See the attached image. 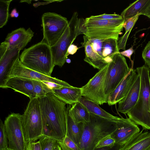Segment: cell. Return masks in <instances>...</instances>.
Listing matches in <instances>:
<instances>
[{"instance_id":"obj_20","label":"cell","mask_w":150,"mask_h":150,"mask_svg":"<svg viewBox=\"0 0 150 150\" xmlns=\"http://www.w3.org/2000/svg\"><path fill=\"white\" fill-rule=\"evenodd\" d=\"M119 150H150V132H139Z\"/></svg>"},{"instance_id":"obj_19","label":"cell","mask_w":150,"mask_h":150,"mask_svg":"<svg viewBox=\"0 0 150 150\" xmlns=\"http://www.w3.org/2000/svg\"><path fill=\"white\" fill-rule=\"evenodd\" d=\"M137 78L127 96L118 103V111L126 114L136 104L139 95L140 79L138 74Z\"/></svg>"},{"instance_id":"obj_24","label":"cell","mask_w":150,"mask_h":150,"mask_svg":"<svg viewBox=\"0 0 150 150\" xmlns=\"http://www.w3.org/2000/svg\"><path fill=\"white\" fill-rule=\"evenodd\" d=\"M91 113L102 118L111 120L117 121L120 117L114 116L107 112L99 106L98 104L82 97L79 100Z\"/></svg>"},{"instance_id":"obj_45","label":"cell","mask_w":150,"mask_h":150,"mask_svg":"<svg viewBox=\"0 0 150 150\" xmlns=\"http://www.w3.org/2000/svg\"><path fill=\"white\" fill-rule=\"evenodd\" d=\"M13 150L11 149H10V148H7V149H2V150Z\"/></svg>"},{"instance_id":"obj_10","label":"cell","mask_w":150,"mask_h":150,"mask_svg":"<svg viewBox=\"0 0 150 150\" xmlns=\"http://www.w3.org/2000/svg\"><path fill=\"white\" fill-rule=\"evenodd\" d=\"M4 124L9 148L13 150H28V145L23 125L21 115L11 113L6 118Z\"/></svg>"},{"instance_id":"obj_13","label":"cell","mask_w":150,"mask_h":150,"mask_svg":"<svg viewBox=\"0 0 150 150\" xmlns=\"http://www.w3.org/2000/svg\"><path fill=\"white\" fill-rule=\"evenodd\" d=\"M117 127L110 134L115 143L122 146L133 136L140 132L137 125L129 118L120 117L117 122Z\"/></svg>"},{"instance_id":"obj_3","label":"cell","mask_w":150,"mask_h":150,"mask_svg":"<svg viewBox=\"0 0 150 150\" xmlns=\"http://www.w3.org/2000/svg\"><path fill=\"white\" fill-rule=\"evenodd\" d=\"M19 59L26 67L49 76H51L55 66L51 47L43 40L25 48Z\"/></svg>"},{"instance_id":"obj_32","label":"cell","mask_w":150,"mask_h":150,"mask_svg":"<svg viewBox=\"0 0 150 150\" xmlns=\"http://www.w3.org/2000/svg\"><path fill=\"white\" fill-rule=\"evenodd\" d=\"M9 148L7 134L4 126L1 120L0 122V150Z\"/></svg>"},{"instance_id":"obj_26","label":"cell","mask_w":150,"mask_h":150,"mask_svg":"<svg viewBox=\"0 0 150 150\" xmlns=\"http://www.w3.org/2000/svg\"><path fill=\"white\" fill-rule=\"evenodd\" d=\"M150 0H138L130 4L121 14L124 21L140 13Z\"/></svg>"},{"instance_id":"obj_11","label":"cell","mask_w":150,"mask_h":150,"mask_svg":"<svg viewBox=\"0 0 150 150\" xmlns=\"http://www.w3.org/2000/svg\"><path fill=\"white\" fill-rule=\"evenodd\" d=\"M108 67V64L81 88L82 97L100 105L107 103L104 86Z\"/></svg>"},{"instance_id":"obj_44","label":"cell","mask_w":150,"mask_h":150,"mask_svg":"<svg viewBox=\"0 0 150 150\" xmlns=\"http://www.w3.org/2000/svg\"><path fill=\"white\" fill-rule=\"evenodd\" d=\"M66 62L68 64L70 63L71 62V60L70 59L67 58L66 60Z\"/></svg>"},{"instance_id":"obj_1","label":"cell","mask_w":150,"mask_h":150,"mask_svg":"<svg viewBox=\"0 0 150 150\" xmlns=\"http://www.w3.org/2000/svg\"><path fill=\"white\" fill-rule=\"evenodd\" d=\"M39 99L45 122L52 131L53 138L57 142L62 141L67 133L66 104L52 93H49Z\"/></svg>"},{"instance_id":"obj_29","label":"cell","mask_w":150,"mask_h":150,"mask_svg":"<svg viewBox=\"0 0 150 150\" xmlns=\"http://www.w3.org/2000/svg\"><path fill=\"white\" fill-rule=\"evenodd\" d=\"M12 0H0V28L7 23L9 16L10 4Z\"/></svg>"},{"instance_id":"obj_43","label":"cell","mask_w":150,"mask_h":150,"mask_svg":"<svg viewBox=\"0 0 150 150\" xmlns=\"http://www.w3.org/2000/svg\"><path fill=\"white\" fill-rule=\"evenodd\" d=\"M53 150H62L57 141Z\"/></svg>"},{"instance_id":"obj_30","label":"cell","mask_w":150,"mask_h":150,"mask_svg":"<svg viewBox=\"0 0 150 150\" xmlns=\"http://www.w3.org/2000/svg\"><path fill=\"white\" fill-rule=\"evenodd\" d=\"M58 142L62 150H82L77 144L66 135L62 141Z\"/></svg>"},{"instance_id":"obj_39","label":"cell","mask_w":150,"mask_h":150,"mask_svg":"<svg viewBox=\"0 0 150 150\" xmlns=\"http://www.w3.org/2000/svg\"><path fill=\"white\" fill-rule=\"evenodd\" d=\"M121 146L115 143L113 146L96 148L95 150H119Z\"/></svg>"},{"instance_id":"obj_18","label":"cell","mask_w":150,"mask_h":150,"mask_svg":"<svg viewBox=\"0 0 150 150\" xmlns=\"http://www.w3.org/2000/svg\"><path fill=\"white\" fill-rule=\"evenodd\" d=\"M8 88L24 94L30 99L35 97L32 80L16 77L8 78L5 83V88Z\"/></svg>"},{"instance_id":"obj_9","label":"cell","mask_w":150,"mask_h":150,"mask_svg":"<svg viewBox=\"0 0 150 150\" xmlns=\"http://www.w3.org/2000/svg\"><path fill=\"white\" fill-rule=\"evenodd\" d=\"M43 39L50 46L54 45L64 32L69 23L67 18L60 14L47 12L42 16Z\"/></svg>"},{"instance_id":"obj_15","label":"cell","mask_w":150,"mask_h":150,"mask_svg":"<svg viewBox=\"0 0 150 150\" xmlns=\"http://www.w3.org/2000/svg\"><path fill=\"white\" fill-rule=\"evenodd\" d=\"M88 38L94 51L108 63L112 60L113 56L120 52L118 40L116 39L99 40Z\"/></svg>"},{"instance_id":"obj_38","label":"cell","mask_w":150,"mask_h":150,"mask_svg":"<svg viewBox=\"0 0 150 150\" xmlns=\"http://www.w3.org/2000/svg\"><path fill=\"white\" fill-rule=\"evenodd\" d=\"M29 147L30 150H42L41 144L39 140L31 143Z\"/></svg>"},{"instance_id":"obj_42","label":"cell","mask_w":150,"mask_h":150,"mask_svg":"<svg viewBox=\"0 0 150 150\" xmlns=\"http://www.w3.org/2000/svg\"><path fill=\"white\" fill-rule=\"evenodd\" d=\"M19 15L18 13L17 12V10L15 8L12 10L10 14V16L12 18H17Z\"/></svg>"},{"instance_id":"obj_21","label":"cell","mask_w":150,"mask_h":150,"mask_svg":"<svg viewBox=\"0 0 150 150\" xmlns=\"http://www.w3.org/2000/svg\"><path fill=\"white\" fill-rule=\"evenodd\" d=\"M83 40L81 44L84 47L85 55L84 61L94 68L101 70L108 63L94 51L88 38L84 35Z\"/></svg>"},{"instance_id":"obj_41","label":"cell","mask_w":150,"mask_h":150,"mask_svg":"<svg viewBox=\"0 0 150 150\" xmlns=\"http://www.w3.org/2000/svg\"><path fill=\"white\" fill-rule=\"evenodd\" d=\"M79 48L77 46L74 44H72L69 47L67 50V54L68 55L69 54L73 55L77 52Z\"/></svg>"},{"instance_id":"obj_5","label":"cell","mask_w":150,"mask_h":150,"mask_svg":"<svg viewBox=\"0 0 150 150\" xmlns=\"http://www.w3.org/2000/svg\"><path fill=\"white\" fill-rule=\"evenodd\" d=\"M124 21L123 18L111 20L95 19L90 17L81 18V34L91 39L112 38L118 40L123 30Z\"/></svg>"},{"instance_id":"obj_31","label":"cell","mask_w":150,"mask_h":150,"mask_svg":"<svg viewBox=\"0 0 150 150\" xmlns=\"http://www.w3.org/2000/svg\"><path fill=\"white\" fill-rule=\"evenodd\" d=\"M42 150H53L57 141L53 138L43 135L39 140Z\"/></svg>"},{"instance_id":"obj_27","label":"cell","mask_w":150,"mask_h":150,"mask_svg":"<svg viewBox=\"0 0 150 150\" xmlns=\"http://www.w3.org/2000/svg\"><path fill=\"white\" fill-rule=\"evenodd\" d=\"M140 15L139 14H138L132 18L125 21L123 27L125 29V33L123 36L119 38L118 40L119 50L122 49L125 50L126 45L128 38Z\"/></svg>"},{"instance_id":"obj_6","label":"cell","mask_w":150,"mask_h":150,"mask_svg":"<svg viewBox=\"0 0 150 150\" xmlns=\"http://www.w3.org/2000/svg\"><path fill=\"white\" fill-rule=\"evenodd\" d=\"M23 125L28 146L43 135L45 121L42 114L39 98L30 99L23 114Z\"/></svg>"},{"instance_id":"obj_22","label":"cell","mask_w":150,"mask_h":150,"mask_svg":"<svg viewBox=\"0 0 150 150\" xmlns=\"http://www.w3.org/2000/svg\"><path fill=\"white\" fill-rule=\"evenodd\" d=\"M52 93L59 99L70 105L79 102L82 97L81 88L72 86L59 89H52Z\"/></svg>"},{"instance_id":"obj_28","label":"cell","mask_w":150,"mask_h":150,"mask_svg":"<svg viewBox=\"0 0 150 150\" xmlns=\"http://www.w3.org/2000/svg\"><path fill=\"white\" fill-rule=\"evenodd\" d=\"M33 82L35 97L39 98L45 96L49 93H52V88L44 81L33 80Z\"/></svg>"},{"instance_id":"obj_36","label":"cell","mask_w":150,"mask_h":150,"mask_svg":"<svg viewBox=\"0 0 150 150\" xmlns=\"http://www.w3.org/2000/svg\"><path fill=\"white\" fill-rule=\"evenodd\" d=\"M134 52V50L133 49V47H132L127 50H125L120 52L122 55L128 58L131 60L132 64H133V62L131 60V55Z\"/></svg>"},{"instance_id":"obj_16","label":"cell","mask_w":150,"mask_h":150,"mask_svg":"<svg viewBox=\"0 0 150 150\" xmlns=\"http://www.w3.org/2000/svg\"><path fill=\"white\" fill-rule=\"evenodd\" d=\"M21 50L18 46L8 48L5 53L0 57V87L5 88L7 76L11 67L20 57Z\"/></svg>"},{"instance_id":"obj_40","label":"cell","mask_w":150,"mask_h":150,"mask_svg":"<svg viewBox=\"0 0 150 150\" xmlns=\"http://www.w3.org/2000/svg\"><path fill=\"white\" fill-rule=\"evenodd\" d=\"M140 15H145L150 18V1L146 6L143 9Z\"/></svg>"},{"instance_id":"obj_23","label":"cell","mask_w":150,"mask_h":150,"mask_svg":"<svg viewBox=\"0 0 150 150\" xmlns=\"http://www.w3.org/2000/svg\"><path fill=\"white\" fill-rule=\"evenodd\" d=\"M67 113L66 135L78 145L80 141L83 133L82 123L78 124L75 121L70 110L69 106L67 108Z\"/></svg>"},{"instance_id":"obj_37","label":"cell","mask_w":150,"mask_h":150,"mask_svg":"<svg viewBox=\"0 0 150 150\" xmlns=\"http://www.w3.org/2000/svg\"><path fill=\"white\" fill-rule=\"evenodd\" d=\"M9 48L8 43L4 41L1 43L0 45V57H1Z\"/></svg>"},{"instance_id":"obj_17","label":"cell","mask_w":150,"mask_h":150,"mask_svg":"<svg viewBox=\"0 0 150 150\" xmlns=\"http://www.w3.org/2000/svg\"><path fill=\"white\" fill-rule=\"evenodd\" d=\"M34 34L30 28L25 30L23 28H20L8 33L5 41L8 43L9 48L18 46L21 50L30 41Z\"/></svg>"},{"instance_id":"obj_34","label":"cell","mask_w":150,"mask_h":150,"mask_svg":"<svg viewBox=\"0 0 150 150\" xmlns=\"http://www.w3.org/2000/svg\"><path fill=\"white\" fill-rule=\"evenodd\" d=\"M145 65L150 69V41H149L144 48L142 54Z\"/></svg>"},{"instance_id":"obj_33","label":"cell","mask_w":150,"mask_h":150,"mask_svg":"<svg viewBox=\"0 0 150 150\" xmlns=\"http://www.w3.org/2000/svg\"><path fill=\"white\" fill-rule=\"evenodd\" d=\"M115 141L110 134L108 135L102 139L97 143L96 148L105 147H112L115 144Z\"/></svg>"},{"instance_id":"obj_25","label":"cell","mask_w":150,"mask_h":150,"mask_svg":"<svg viewBox=\"0 0 150 150\" xmlns=\"http://www.w3.org/2000/svg\"><path fill=\"white\" fill-rule=\"evenodd\" d=\"M70 110L75 121L78 124L86 123L90 120V113L80 102L69 106Z\"/></svg>"},{"instance_id":"obj_8","label":"cell","mask_w":150,"mask_h":150,"mask_svg":"<svg viewBox=\"0 0 150 150\" xmlns=\"http://www.w3.org/2000/svg\"><path fill=\"white\" fill-rule=\"evenodd\" d=\"M120 52L115 54L112 60L108 64L104 86L105 94L107 100L109 95L131 70V68L128 67L125 57Z\"/></svg>"},{"instance_id":"obj_4","label":"cell","mask_w":150,"mask_h":150,"mask_svg":"<svg viewBox=\"0 0 150 150\" xmlns=\"http://www.w3.org/2000/svg\"><path fill=\"white\" fill-rule=\"evenodd\" d=\"M119 120L107 119L90 113L89 122L82 123L83 132L78 145L82 150H95L102 139L115 130Z\"/></svg>"},{"instance_id":"obj_14","label":"cell","mask_w":150,"mask_h":150,"mask_svg":"<svg viewBox=\"0 0 150 150\" xmlns=\"http://www.w3.org/2000/svg\"><path fill=\"white\" fill-rule=\"evenodd\" d=\"M132 64L130 72L109 96L107 103L109 105H115L124 98L136 80L138 74L136 70L133 69Z\"/></svg>"},{"instance_id":"obj_35","label":"cell","mask_w":150,"mask_h":150,"mask_svg":"<svg viewBox=\"0 0 150 150\" xmlns=\"http://www.w3.org/2000/svg\"><path fill=\"white\" fill-rule=\"evenodd\" d=\"M91 18L98 19L111 20L122 18L121 15L118 14H108L104 13L97 16H92Z\"/></svg>"},{"instance_id":"obj_12","label":"cell","mask_w":150,"mask_h":150,"mask_svg":"<svg viewBox=\"0 0 150 150\" xmlns=\"http://www.w3.org/2000/svg\"><path fill=\"white\" fill-rule=\"evenodd\" d=\"M14 77L53 83L65 87L72 86L65 81L46 75L26 67L21 63L19 58L14 63L7 76V79Z\"/></svg>"},{"instance_id":"obj_2","label":"cell","mask_w":150,"mask_h":150,"mask_svg":"<svg viewBox=\"0 0 150 150\" xmlns=\"http://www.w3.org/2000/svg\"><path fill=\"white\" fill-rule=\"evenodd\" d=\"M150 69L145 64L136 69L140 77V92L135 105L127 113L130 120L143 129L150 130Z\"/></svg>"},{"instance_id":"obj_7","label":"cell","mask_w":150,"mask_h":150,"mask_svg":"<svg viewBox=\"0 0 150 150\" xmlns=\"http://www.w3.org/2000/svg\"><path fill=\"white\" fill-rule=\"evenodd\" d=\"M81 18H79L78 12H75L64 33L57 41L51 47L55 66L62 67L66 62L69 47L76 37L81 34Z\"/></svg>"}]
</instances>
